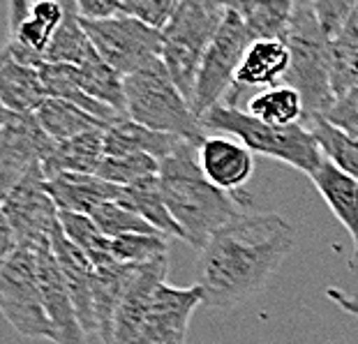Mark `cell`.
<instances>
[{
    "instance_id": "24",
    "label": "cell",
    "mask_w": 358,
    "mask_h": 344,
    "mask_svg": "<svg viewBox=\"0 0 358 344\" xmlns=\"http://www.w3.org/2000/svg\"><path fill=\"white\" fill-rule=\"evenodd\" d=\"M104 132L106 129H93L70 141L58 143L47 162L42 164L44 175L53 173H86L95 175L100 169L104 155Z\"/></svg>"
},
{
    "instance_id": "40",
    "label": "cell",
    "mask_w": 358,
    "mask_h": 344,
    "mask_svg": "<svg viewBox=\"0 0 358 344\" xmlns=\"http://www.w3.org/2000/svg\"><path fill=\"white\" fill-rule=\"evenodd\" d=\"M326 298H329L333 305H338L342 312H347V315H352V317L358 319V298L345 294L338 287H329V289H326Z\"/></svg>"
},
{
    "instance_id": "5",
    "label": "cell",
    "mask_w": 358,
    "mask_h": 344,
    "mask_svg": "<svg viewBox=\"0 0 358 344\" xmlns=\"http://www.w3.org/2000/svg\"><path fill=\"white\" fill-rule=\"evenodd\" d=\"M125 113L143 127L176 134L196 146L206 139L201 120L194 116L192 106L159 58L125 76Z\"/></svg>"
},
{
    "instance_id": "4",
    "label": "cell",
    "mask_w": 358,
    "mask_h": 344,
    "mask_svg": "<svg viewBox=\"0 0 358 344\" xmlns=\"http://www.w3.org/2000/svg\"><path fill=\"white\" fill-rule=\"evenodd\" d=\"M285 44L292 53V67L285 83L296 88L306 102V127L324 118L335 102L331 81V40L324 35L312 3H294L292 24Z\"/></svg>"
},
{
    "instance_id": "9",
    "label": "cell",
    "mask_w": 358,
    "mask_h": 344,
    "mask_svg": "<svg viewBox=\"0 0 358 344\" xmlns=\"http://www.w3.org/2000/svg\"><path fill=\"white\" fill-rule=\"evenodd\" d=\"M97 56L120 76L139 72L162 56V33L143 26L141 21L118 14L104 21H83Z\"/></svg>"
},
{
    "instance_id": "36",
    "label": "cell",
    "mask_w": 358,
    "mask_h": 344,
    "mask_svg": "<svg viewBox=\"0 0 358 344\" xmlns=\"http://www.w3.org/2000/svg\"><path fill=\"white\" fill-rule=\"evenodd\" d=\"M176 0H118L120 14L141 21L143 26L159 30V33L169 26V21L176 14Z\"/></svg>"
},
{
    "instance_id": "13",
    "label": "cell",
    "mask_w": 358,
    "mask_h": 344,
    "mask_svg": "<svg viewBox=\"0 0 358 344\" xmlns=\"http://www.w3.org/2000/svg\"><path fill=\"white\" fill-rule=\"evenodd\" d=\"M201 305L203 292L199 285L171 287L166 282L159 285L150 296L136 344H185L189 319Z\"/></svg>"
},
{
    "instance_id": "28",
    "label": "cell",
    "mask_w": 358,
    "mask_h": 344,
    "mask_svg": "<svg viewBox=\"0 0 358 344\" xmlns=\"http://www.w3.org/2000/svg\"><path fill=\"white\" fill-rule=\"evenodd\" d=\"M35 118L40 120L42 129L56 143L70 141L74 136L93 132V129H106L104 123H100L95 116H90L79 106L53 97L44 99V104L35 111Z\"/></svg>"
},
{
    "instance_id": "30",
    "label": "cell",
    "mask_w": 358,
    "mask_h": 344,
    "mask_svg": "<svg viewBox=\"0 0 358 344\" xmlns=\"http://www.w3.org/2000/svg\"><path fill=\"white\" fill-rule=\"evenodd\" d=\"M252 35V40L285 42L292 24L294 3H231Z\"/></svg>"
},
{
    "instance_id": "35",
    "label": "cell",
    "mask_w": 358,
    "mask_h": 344,
    "mask_svg": "<svg viewBox=\"0 0 358 344\" xmlns=\"http://www.w3.org/2000/svg\"><path fill=\"white\" fill-rule=\"evenodd\" d=\"M169 241L164 236H148V234H132L111 238V255L120 264H150L169 255Z\"/></svg>"
},
{
    "instance_id": "39",
    "label": "cell",
    "mask_w": 358,
    "mask_h": 344,
    "mask_svg": "<svg viewBox=\"0 0 358 344\" xmlns=\"http://www.w3.org/2000/svg\"><path fill=\"white\" fill-rule=\"evenodd\" d=\"M83 21H104L118 17V0H74Z\"/></svg>"
},
{
    "instance_id": "1",
    "label": "cell",
    "mask_w": 358,
    "mask_h": 344,
    "mask_svg": "<svg viewBox=\"0 0 358 344\" xmlns=\"http://www.w3.org/2000/svg\"><path fill=\"white\" fill-rule=\"evenodd\" d=\"M296 229L278 213H243L206 243L196 259L203 308L231 310L250 301L285 264Z\"/></svg>"
},
{
    "instance_id": "18",
    "label": "cell",
    "mask_w": 358,
    "mask_h": 344,
    "mask_svg": "<svg viewBox=\"0 0 358 344\" xmlns=\"http://www.w3.org/2000/svg\"><path fill=\"white\" fill-rule=\"evenodd\" d=\"M47 189L58 213H79L90 215L102 203H123L125 187L111 185L97 175L86 173H53L47 175Z\"/></svg>"
},
{
    "instance_id": "26",
    "label": "cell",
    "mask_w": 358,
    "mask_h": 344,
    "mask_svg": "<svg viewBox=\"0 0 358 344\" xmlns=\"http://www.w3.org/2000/svg\"><path fill=\"white\" fill-rule=\"evenodd\" d=\"M248 113L273 127L306 125V102L301 93L289 83L264 88L250 97Z\"/></svg>"
},
{
    "instance_id": "32",
    "label": "cell",
    "mask_w": 358,
    "mask_h": 344,
    "mask_svg": "<svg viewBox=\"0 0 358 344\" xmlns=\"http://www.w3.org/2000/svg\"><path fill=\"white\" fill-rule=\"evenodd\" d=\"M310 132L317 136L326 159H331L340 171H345L354 180H358V139L345 134L338 127H333L324 118L312 120Z\"/></svg>"
},
{
    "instance_id": "12",
    "label": "cell",
    "mask_w": 358,
    "mask_h": 344,
    "mask_svg": "<svg viewBox=\"0 0 358 344\" xmlns=\"http://www.w3.org/2000/svg\"><path fill=\"white\" fill-rule=\"evenodd\" d=\"M65 19V3L56 0H12L10 30L3 47V56L21 65H44V53Z\"/></svg>"
},
{
    "instance_id": "17",
    "label": "cell",
    "mask_w": 358,
    "mask_h": 344,
    "mask_svg": "<svg viewBox=\"0 0 358 344\" xmlns=\"http://www.w3.org/2000/svg\"><path fill=\"white\" fill-rule=\"evenodd\" d=\"M51 250L58 259L60 271L65 275L67 289L72 294V303L74 310H77V317L81 321L86 335H97V321H95V301H93V278H95V268L90 264V259L83 255V252L72 245L70 241L65 238L63 229H60V222L53 227L51 234Z\"/></svg>"
},
{
    "instance_id": "14",
    "label": "cell",
    "mask_w": 358,
    "mask_h": 344,
    "mask_svg": "<svg viewBox=\"0 0 358 344\" xmlns=\"http://www.w3.org/2000/svg\"><path fill=\"white\" fill-rule=\"evenodd\" d=\"M37 273H40L42 303L53 326V342L56 344H83L86 331L74 310L72 294L67 289L65 275L60 271L58 259L51 245L37 250Z\"/></svg>"
},
{
    "instance_id": "31",
    "label": "cell",
    "mask_w": 358,
    "mask_h": 344,
    "mask_svg": "<svg viewBox=\"0 0 358 344\" xmlns=\"http://www.w3.org/2000/svg\"><path fill=\"white\" fill-rule=\"evenodd\" d=\"M60 229H63L65 238L77 245L83 255L90 259L93 266H100L106 261H116L111 255V238L97 229V224L88 215L79 213H58Z\"/></svg>"
},
{
    "instance_id": "11",
    "label": "cell",
    "mask_w": 358,
    "mask_h": 344,
    "mask_svg": "<svg viewBox=\"0 0 358 344\" xmlns=\"http://www.w3.org/2000/svg\"><path fill=\"white\" fill-rule=\"evenodd\" d=\"M58 143L44 132L35 113L3 109L0 123V192H12L26 175L42 166Z\"/></svg>"
},
{
    "instance_id": "3",
    "label": "cell",
    "mask_w": 358,
    "mask_h": 344,
    "mask_svg": "<svg viewBox=\"0 0 358 344\" xmlns=\"http://www.w3.org/2000/svg\"><path fill=\"white\" fill-rule=\"evenodd\" d=\"M201 125L203 129H213V132L231 134L257 155L285 162L310 175V178L326 162V155L319 146L317 136L306 125L273 127L250 116L248 111H241L238 106L227 104L213 106L201 118Z\"/></svg>"
},
{
    "instance_id": "23",
    "label": "cell",
    "mask_w": 358,
    "mask_h": 344,
    "mask_svg": "<svg viewBox=\"0 0 358 344\" xmlns=\"http://www.w3.org/2000/svg\"><path fill=\"white\" fill-rule=\"evenodd\" d=\"M93 301H95V321H97V335L102 344L109 340L113 317L123 296L127 292V285L132 280L134 266L120 264V261H106L100 266H93Z\"/></svg>"
},
{
    "instance_id": "15",
    "label": "cell",
    "mask_w": 358,
    "mask_h": 344,
    "mask_svg": "<svg viewBox=\"0 0 358 344\" xmlns=\"http://www.w3.org/2000/svg\"><path fill=\"white\" fill-rule=\"evenodd\" d=\"M166 273H169V259L166 257L134 266L132 280H129L127 292L118 305L116 317H113L111 335L104 344H136L143 319H146L150 296L155 294L159 285H164Z\"/></svg>"
},
{
    "instance_id": "21",
    "label": "cell",
    "mask_w": 358,
    "mask_h": 344,
    "mask_svg": "<svg viewBox=\"0 0 358 344\" xmlns=\"http://www.w3.org/2000/svg\"><path fill=\"white\" fill-rule=\"evenodd\" d=\"M292 67V53L285 42L278 40H257L250 44L243 63L236 72L234 88H273L287 79Z\"/></svg>"
},
{
    "instance_id": "8",
    "label": "cell",
    "mask_w": 358,
    "mask_h": 344,
    "mask_svg": "<svg viewBox=\"0 0 358 344\" xmlns=\"http://www.w3.org/2000/svg\"><path fill=\"white\" fill-rule=\"evenodd\" d=\"M224 5V21L220 26L217 35L213 37L208 51H206L192 95V111L199 120L213 106L222 104L227 95L231 93L243 56L248 53L250 44L255 42L241 14L234 10L231 3Z\"/></svg>"
},
{
    "instance_id": "22",
    "label": "cell",
    "mask_w": 358,
    "mask_h": 344,
    "mask_svg": "<svg viewBox=\"0 0 358 344\" xmlns=\"http://www.w3.org/2000/svg\"><path fill=\"white\" fill-rule=\"evenodd\" d=\"M47 97V88H44L37 67L21 65L7 56L0 58V99H3V109L35 113Z\"/></svg>"
},
{
    "instance_id": "25",
    "label": "cell",
    "mask_w": 358,
    "mask_h": 344,
    "mask_svg": "<svg viewBox=\"0 0 358 344\" xmlns=\"http://www.w3.org/2000/svg\"><path fill=\"white\" fill-rule=\"evenodd\" d=\"M100 58L90 42L86 28L81 24V17L77 12L74 0L65 3V19L60 28L56 30L53 40L49 44L47 53H44V63L49 65H86L90 60Z\"/></svg>"
},
{
    "instance_id": "33",
    "label": "cell",
    "mask_w": 358,
    "mask_h": 344,
    "mask_svg": "<svg viewBox=\"0 0 358 344\" xmlns=\"http://www.w3.org/2000/svg\"><path fill=\"white\" fill-rule=\"evenodd\" d=\"M95 222L97 229L106 236V238H120V236H132V234H148V236H162L155 227H150L141 215H136L134 210L125 208L116 201L102 203L100 208H95L88 215ZM166 238V236H164Z\"/></svg>"
},
{
    "instance_id": "34",
    "label": "cell",
    "mask_w": 358,
    "mask_h": 344,
    "mask_svg": "<svg viewBox=\"0 0 358 344\" xmlns=\"http://www.w3.org/2000/svg\"><path fill=\"white\" fill-rule=\"evenodd\" d=\"M159 173V162L150 155H120V157H104L97 178H102L111 185L132 187L136 182Z\"/></svg>"
},
{
    "instance_id": "6",
    "label": "cell",
    "mask_w": 358,
    "mask_h": 344,
    "mask_svg": "<svg viewBox=\"0 0 358 344\" xmlns=\"http://www.w3.org/2000/svg\"><path fill=\"white\" fill-rule=\"evenodd\" d=\"M227 5L213 0H182L169 26L162 30V56L166 72L192 106V95L203 56L224 21Z\"/></svg>"
},
{
    "instance_id": "27",
    "label": "cell",
    "mask_w": 358,
    "mask_h": 344,
    "mask_svg": "<svg viewBox=\"0 0 358 344\" xmlns=\"http://www.w3.org/2000/svg\"><path fill=\"white\" fill-rule=\"evenodd\" d=\"M67 72H70V79L77 83V88H81L86 95L125 113V76H120L102 58L90 60L81 67L67 65Z\"/></svg>"
},
{
    "instance_id": "38",
    "label": "cell",
    "mask_w": 358,
    "mask_h": 344,
    "mask_svg": "<svg viewBox=\"0 0 358 344\" xmlns=\"http://www.w3.org/2000/svg\"><path fill=\"white\" fill-rule=\"evenodd\" d=\"M324 120H329L333 127L358 139V88H352L349 93L335 99L331 109L326 111Z\"/></svg>"
},
{
    "instance_id": "10",
    "label": "cell",
    "mask_w": 358,
    "mask_h": 344,
    "mask_svg": "<svg viewBox=\"0 0 358 344\" xmlns=\"http://www.w3.org/2000/svg\"><path fill=\"white\" fill-rule=\"evenodd\" d=\"M0 224L12 231L17 250H42L51 245L53 227L58 224V208L47 189V175L42 166H35L12 192L3 196Z\"/></svg>"
},
{
    "instance_id": "2",
    "label": "cell",
    "mask_w": 358,
    "mask_h": 344,
    "mask_svg": "<svg viewBox=\"0 0 358 344\" xmlns=\"http://www.w3.org/2000/svg\"><path fill=\"white\" fill-rule=\"evenodd\" d=\"M159 189L171 217L194 250H203L220 229L248 213L252 194H229L206 178L199 164V146L185 141L159 162Z\"/></svg>"
},
{
    "instance_id": "7",
    "label": "cell",
    "mask_w": 358,
    "mask_h": 344,
    "mask_svg": "<svg viewBox=\"0 0 358 344\" xmlns=\"http://www.w3.org/2000/svg\"><path fill=\"white\" fill-rule=\"evenodd\" d=\"M0 308L19 335L53 342V326L42 303L37 250L19 248L0 261Z\"/></svg>"
},
{
    "instance_id": "20",
    "label": "cell",
    "mask_w": 358,
    "mask_h": 344,
    "mask_svg": "<svg viewBox=\"0 0 358 344\" xmlns=\"http://www.w3.org/2000/svg\"><path fill=\"white\" fill-rule=\"evenodd\" d=\"M185 139L176 134L155 132L134 120H120L118 125L106 127L104 132V155L106 157H120V155H150L157 162H162L169 155H173Z\"/></svg>"
},
{
    "instance_id": "19",
    "label": "cell",
    "mask_w": 358,
    "mask_h": 344,
    "mask_svg": "<svg viewBox=\"0 0 358 344\" xmlns=\"http://www.w3.org/2000/svg\"><path fill=\"white\" fill-rule=\"evenodd\" d=\"M312 185L322 194L326 206L352 238L354 245V261L349 264L352 268L358 266V180L345 171H340L331 159H326L315 175H312Z\"/></svg>"
},
{
    "instance_id": "29",
    "label": "cell",
    "mask_w": 358,
    "mask_h": 344,
    "mask_svg": "<svg viewBox=\"0 0 358 344\" xmlns=\"http://www.w3.org/2000/svg\"><path fill=\"white\" fill-rule=\"evenodd\" d=\"M120 206H125V208L134 210L136 215H141L150 227H155L159 234L166 236V238L182 241L180 227L176 224V220L171 217V213L164 203L157 175H150V178L136 182L132 187H125V196H123V203Z\"/></svg>"
},
{
    "instance_id": "16",
    "label": "cell",
    "mask_w": 358,
    "mask_h": 344,
    "mask_svg": "<svg viewBox=\"0 0 358 344\" xmlns=\"http://www.w3.org/2000/svg\"><path fill=\"white\" fill-rule=\"evenodd\" d=\"M199 164L215 187L229 194H248L245 185L255 173V152L245 143L224 134L206 136L199 143Z\"/></svg>"
},
{
    "instance_id": "37",
    "label": "cell",
    "mask_w": 358,
    "mask_h": 344,
    "mask_svg": "<svg viewBox=\"0 0 358 344\" xmlns=\"http://www.w3.org/2000/svg\"><path fill=\"white\" fill-rule=\"evenodd\" d=\"M312 5H315L319 26H322L324 35L331 42L338 40L340 33L347 26L349 17H352V12L356 10V3H342V0H319V3Z\"/></svg>"
}]
</instances>
